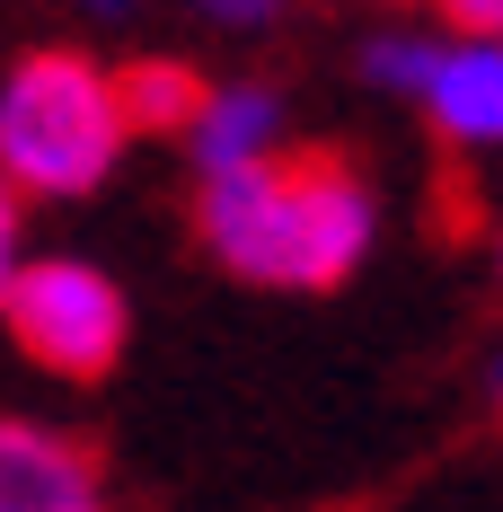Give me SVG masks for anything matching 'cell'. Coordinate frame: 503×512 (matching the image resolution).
<instances>
[{"label":"cell","mask_w":503,"mask_h":512,"mask_svg":"<svg viewBox=\"0 0 503 512\" xmlns=\"http://www.w3.org/2000/svg\"><path fill=\"white\" fill-rule=\"evenodd\" d=\"M124 142H133V124L115 106V71L80 62V53H36L9 71V89H0V177L9 186L89 195Z\"/></svg>","instance_id":"obj_2"},{"label":"cell","mask_w":503,"mask_h":512,"mask_svg":"<svg viewBox=\"0 0 503 512\" xmlns=\"http://www.w3.org/2000/svg\"><path fill=\"white\" fill-rule=\"evenodd\" d=\"M115 106H124V124H195L203 106V80L186 71V62H133L124 80H115Z\"/></svg>","instance_id":"obj_7"},{"label":"cell","mask_w":503,"mask_h":512,"mask_svg":"<svg viewBox=\"0 0 503 512\" xmlns=\"http://www.w3.org/2000/svg\"><path fill=\"white\" fill-rule=\"evenodd\" d=\"M9 336L45 371H71V380H98L106 362L124 354V292L106 283L98 265L80 256H45V265H18L9 274Z\"/></svg>","instance_id":"obj_3"},{"label":"cell","mask_w":503,"mask_h":512,"mask_svg":"<svg viewBox=\"0 0 503 512\" xmlns=\"http://www.w3.org/2000/svg\"><path fill=\"white\" fill-rule=\"evenodd\" d=\"M195 221H203V248L230 274L327 292L371 248V186L336 151L256 159V168H230V177H203Z\"/></svg>","instance_id":"obj_1"},{"label":"cell","mask_w":503,"mask_h":512,"mask_svg":"<svg viewBox=\"0 0 503 512\" xmlns=\"http://www.w3.org/2000/svg\"><path fill=\"white\" fill-rule=\"evenodd\" d=\"M415 98H424V115H433L451 142H468V151H503V45H486V36L442 45V53H433V80H424Z\"/></svg>","instance_id":"obj_5"},{"label":"cell","mask_w":503,"mask_h":512,"mask_svg":"<svg viewBox=\"0 0 503 512\" xmlns=\"http://www.w3.org/2000/svg\"><path fill=\"white\" fill-rule=\"evenodd\" d=\"M433 53L442 45H424V36H380V45L362 53V71H371L380 89H406V98H415V89L433 80Z\"/></svg>","instance_id":"obj_8"},{"label":"cell","mask_w":503,"mask_h":512,"mask_svg":"<svg viewBox=\"0 0 503 512\" xmlns=\"http://www.w3.org/2000/svg\"><path fill=\"white\" fill-rule=\"evenodd\" d=\"M0 512H106L98 460L45 424H0Z\"/></svg>","instance_id":"obj_4"},{"label":"cell","mask_w":503,"mask_h":512,"mask_svg":"<svg viewBox=\"0 0 503 512\" xmlns=\"http://www.w3.org/2000/svg\"><path fill=\"white\" fill-rule=\"evenodd\" d=\"M442 9H451V18L468 27V36H486V45H503V0H442Z\"/></svg>","instance_id":"obj_9"},{"label":"cell","mask_w":503,"mask_h":512,"mask_svg":"<svg viewBox=\"0 0 503 512\" xmlns=\"http://www.w3.org/2000/svg\"><path fill=\"white\" fill-rule=\"evenodd\" d=\"M221 18H265V0H212Z\"/></svg>","instance_id":"obj_11"},{"label":"cell","mask_w":503,"mask_h":512,"mask_svg":"<svg viewBox=\"0 0 503 512\" xmlns=\"http://www.w3.org/2000/svg\"><path fill=\"white\" fill-rule=\"evenodd\" d=\"M9 274H18V186L0 177V292H9Z\"/></svg>","instance_id":"obj_10"},{"label":"cell","mask_w":503,"mask_h":512,"mask_svg":"<svg viewBox=\"0 0 503 512\" xmlns=\"http://www.w3.org/2000/svg\"><path fill=\"white\" fill-rule=\"evenodd\" d=\"M486 389H495V407H503V354H495V371H486Z\"/></svg>","instance_id":"obj_12"},{"label":"cell","mask_w":503,"mask_h":512,"mask_svg":"<svg viewBox=\"0 0 503 512\" xmlns=\"http://www.w3.org/2000/svg\"><path fill=\"white\" fill-rule=\"evenodd\" d=\"M186 133H195L203 177L256 168V159H274V142H283V98H274V89H203Z\"/></svg>","instance_id":"obj_6"}]
</instances>
